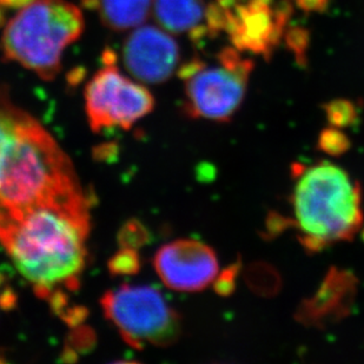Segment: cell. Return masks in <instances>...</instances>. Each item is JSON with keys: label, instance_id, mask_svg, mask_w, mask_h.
I'll return each instance as SVG.
<instances>
[{"label": "cell", "instance_id": "obj_14", "mask_svg": "<svg viewBox=\"0 0 364 364\" xmlns=\"http://www.w3.org/2000/svg\"><path fill=\"white\" fill-rule=\"evenodd\" d=\"M28 114L14 104L6 86L0 85V159Z\"/></svg>", "mask_w": 364, "mask_h": 364}, {"label": "cell", "instance_id": "obj_21", "mask_svg": "<svg viewBox=\"0 0 364 364\" xmlns=\"http://www.w3.org/2000/svg\"><path fill=\"white\" fill-rule=\"evenodd\" d=\"M32 0H0V7H23Z\"/></svg>", "mask_w": 364, "mask_h": 364}, {"label": "cell", "instance_id": "obj_6", "mask_svg": "<svg viewBox=\"0 0 364 364\" xmlns=\"http://www.w3.org/2000/svg\"><path fill=\"white\" fill-rule=\"evenodd\" d=\"M107 320L136 349L168 347L182 333V318L161 291L149 285L124 284L102 297Z\"/></svg>", "mask_w": 364, "mask_h": 364}, {"label": "cell", "instance_id": "obj_17", "mask_svg": "<svg viewBox=\"0 0 364 364\" xmlns=\"http://www.w3.org/2000/svg\"><path fill=\"white\" fill-rule=\"evenodd\" d=\"M321 150L331 156H340L349 149V139L338 130V127H329L324 130L318 141Z\"/></svg>", "mask_w": 364, "mask_h": 364}, {"label": "cell", "instance_id": "obj_3", "mask_svg": "<svg viewBox=\"0 0 364 364\" xmlns=\"http://www.w3.org/2000/svg\"><path fill=\"white\" fill-rule=\"evenodd\" d=\"M292 190V224L299 241L321 251L350 241L362 228V191L358 181L330 162L299 168Z\"/></svg>", "mask_w": 364, "mask_h": 364}, {"label": "cell", "instance_id": "obj_20", "mask_svg": "<svg viewBox=\"0 0 364 364\" xmlns=\"http://www.w3.org/2000/svg\"><path fill=\"white\" fill-rule=\"evenodd\" d=\"M299 6L308 11H320L326 6V0H299Z\"/></svg>", "mask_w": 364, "mask_h": 364}, {"label": "cell", "instance_id": "obj_5", "mask_svg": "<svg viewBox=\"0 0 364 364\" xmlns=\"http://www.w3.org/2000/svg\"><path fill=\"white\" fill-rule=\"evenodd\" d=\"M217 60V65H208L193 58L178 70L184 82L183 110L190 118L225 123L241 109L254 64L230 48L218 52Z\"/></svg>", "mask_w": 364, "mask_h": 364}, {"label": "cell", "instance_id": "obj_15", "mask_svg": "<svg viewBox=\"0 0 364 364\" xmlns=\"http://www.w3.org/2000/svg\"><path fill=\"white\" fill-rule=\"evenodd\" d=\"M326 117L333 127H347L358 118V111L349 100H333L326 105Z\"/></svg>", "mask_w": 364, "mask_h": 364}, {"label": "cell", "instance_id": "obj_2", "mask_svg": "<svg viewBox=\"0 0 364 364\" xmlns=\"http://www.w3.org/2000/svg\"><path fill=\"white\" fill-rule=\"evenodd\" d=\"M82 197L69 157L28 114L0 159V230L38 206Z\"/></svg>", "mask_w": 364, "mask_h": 364}, {"label": "cell", "instance_id": "obj_7", "mask_svg": "<svg viewBox=\"0 0 364 364\" xmlns=\"http://www.w3.org/2000/svg\"><path fill=\"white\" fill-rule=\"evenodd\" d=\"M85 112L95 132L121 127L130 129L155 107V98L145 86L119 73L116 62L105 63L87 82Z\"/></svg>", "mask_w": 364, "mask_h": 364}, {"label": "cell", "instance_id": "obj_8", "mask_svg": "<svg viewBox=\"0 0 364 364\" xmlns=\"http://www.w3.org/2000/svg\"><path fill=\"white\" fill-rule=\"evenodd\" d=\"M156 272L176 291H200L216 279L218 259L213 247L196 240H178L163 245L154 258Z\"/></svg>", "mask_w": 364, "mask_h": 364}, {"label": "cell", "instance_id": "obj_1", "mask_svg": "<svg viewBox=\"0 0 364 364\" xmlns=\"http://www.w3.org/2000/svg\"><path fill=\"white\" fill-rule=\"evenodd\" d=\"M90 231L86 197L28 211L0 230V244L41 299L78 288ZM64 294V292H63Z\"/></svg>", "mask_w": 364, "mask_h": 364}, {"label": "cell", "instance_id": "obj_18", "mask_svg": "<svg viewBox=\"0 0 364 364\" xmlns=\"http://www.w3.org/2000/svg\"><path fill=\"white\" fill-rule=\"evenodd\" d=\"M146 240H148V232L138 222H130V223L125 224L122 229L121 236H119L122 247L134 249V250H136V247L143 245Z\"/></svg>", "mask_w": 364, "mask_h": 364}, {"label": "cell", "instance_id": "obj_11", "mask_svg": "<svg viewBox=\"0 0 364 364\" xmlns=\"http://www.w3.org/2000/svg\"><path fill=\"white\" fill-rule=\"evenodd\" d=\"M356 291V279L347 272L331 270L313 299L299 309L303 323L318 326L343 316Z\"/></svg>", "mask_w": 364, "mask_h": 364}, {"label": "cell", "instance_id": "obj_12", "mask_svg": "<svg viewBox=\"0 0 364 364\" xmlns=\"http://www.w3.org/2000/svg\"><path fill=\"white\" fill-rule=\"evenodd\" d=\"M154 16L161 28L173 35L189 33L195 39L206 35L205 0H154Z\"/></svg>", "mask_w": 364, "mask_h": 364}, {"label": "cell", "instance_id": "obj_13", "mask_svg": "<svg viewBox=\"0 0 364 364\" xmlns=\"http://www.w3.org/2000/svg\"><path fill=\"white\" fill-rule=\"evenodd\" d=\"M100 21L112 31H127L144 24L154 0H93Z\"/></svg>", "mask_w": 364, "mask_h": 364}, {"label": "cell", "instance_id": "obj_19", "mask_svg": "<svg viewBox=\"0 0 364 364\" xmlns=\"http://www.w3.org/2000/svg\"><path fill=\"white\" fill-rule=\"evenodd\" d=\"M236 268L228 269L227 272L220 276L217 279L216 289L217 292L220 295H229L235 287V279H236Z\"/></svg>", "mask_w": 364, "mask_h": 364}, {"label": "cell", "instance_id": "obj_9", "mask_svg": "<svg viewBox=\"0 0 364 364\" xmlns=\"http://www.w3.org/2000/svg\"><path fill=\"white\" fill-rule=\"evenodd\" d=\"M288 14L285 9L274 10L272 0H249L237 6L225 0L224 31L238 50L268 55L279 44Z\"/></svg>", "mask_w": 364, "mask_h": 364}, {"label": "cell", "instance_id": "obj_4", "mask_svg": "<svg viewBox=\"0 0 364 364\" xmlns=\"http://www.w3.org/2000/svg\"><path fill=\"white\" fill-rule=\"evenodd\" d=\"M85 28L82 10L68 0H32L4 28V58L51 82L62 70L63 53Z\"/></svg>", "mask_w": 364, "mask_h": 364}, {"label": "cell", "instance_id": "obj_10", "mask_svg": "<svg viewBox=\"0 0 364 364\" xmlns=\"http://www.w3.org/2000/svg\"><path fill=\"white\" fill-rule=\"evenodd\" d=\"M179 60L178 43L164 28L138 26L124 41V66L139 82H166L178 69Z\"/></svg>", "mask_w": 364, "mask_h": 364}, {"label": "cell", "instance_id": "obj_16", "mask_svg": "<svg viewBox=\"0 0 364 364\" xmlns=\"http://www.w3.org/2000/svg\"><path fill=\"white\" fill-rule=\"evenodd\" d=\"M110 270L114 275H132L139 270V256L134 249L122 247L110 261Z\"/></svg>", "mask_w": 364, "mask_h": 364}]
</instances>
